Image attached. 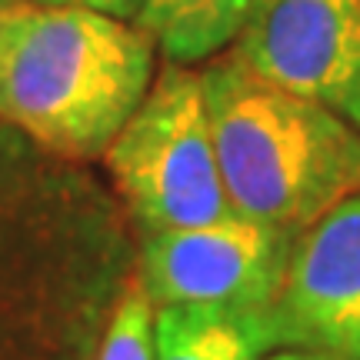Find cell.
<instances>
[{"label":"cell","instance_id":"6da1fadb","mask_svg":"<svg viewBox=\"0 0 360 360\" xmlns=\"http://www.w3.org/2000/svg\"><path fill=\"white\" fill-rule=\"evenodd\" d=\"M233 214L290 233L360 193V124L254 74L240 53L200 70Z\"/></svg>","mask_w":360,"mask_h":360},{"label":"cell","instance_id":"7a4b0ae2","mask_svg":"<svg viewBox=\"0 0 360 360\" xmlns=\"http://www.w3.org/2000/svg\"><path fill=\"white\" fill-rule=\"evenodd\" d=\"M154 40L80 7L17 4L0 27V120L64 157H97L150 90Z\"/></svg>","mask_w":360,"mask_h":360},{"label":"cell","instance_id":"3957f363","mask_svg":"<svg viewBox=\"0 0 360 360\" xmlns=\"http://www.w3.org/2000/svg\"><path fill=\"white\" fill-rule=\"evenodd\" d=\"M103 154L147 233L191 231L233 217L214 150L204 84L191 67H164Z\"/></svg>","mask_w":360,"mask_h":360},{"label":"cell","instance_id":"277c9868","mask_svg":"<svg viewBox=\"0 0 360 360\" xmlns=\"http://www.w3.org/2000/svg\"><path fill=\"white\" fill-rule=\"evenodd\" d=\"M297 233L233 214L191 231L150 233L143 290L160 307H217L264 317L290 267Z\"/></svg>","mask_w":360,"mask_h":360},{"label":"cell","instance_id":"5b68a950","mask_svg":"<svg viewBox=\"0 0 360 360\" xmlns=\"http://www.w3.org/2000/svg\"><path fill=\"white\" fill-rule=\"evenodd\" d=\"M237 53L264 80L360 124V0H254Z\"/></svg>","mask_w":360,"mask_h":360},{"label":"cell","instance_id":"8992f818","mask_svg":"<svg viewBox=\"0 0 360 360\" xmlns=\"http://www.w3.org/2000/svg\"><path fill=\"white\" fill-rule=\"evenodd\" d=\"M264 337L267 347L360 360V193L297 233Z\"/></svg>","mask_w":360,"mask_h":360},{"label":"cell","instance_id":"52a82bcc","mask_svg":"<svg viewBox=\"0 0 360 360\" xmlns=\"http://www.w3.org/2000/svg\"><path fill=\"white\" fill-rule=\"evenodd\" d=\"M254 0H141L137 27L167 64H200L240 37Z\"/></svg>","mask_w":360,"mask_h":360},{"label":"cell","instance_id":"ba28073f","mask_svg":"<svg viewBox=\"0 0 360 360\" xmlns=\"http://www.w3.org/2000/svg\"><path fill=\"white\" fill-rule=\"evenodd\" d=\"M157 360H257L267 350L264 317L217 307H160Z\"/></svg>","mask_w":360,"mask_h":360},{"label":"cell","instance_id":"9c48e42d","mask_svg":"<svg viewBox=\"0 0 360 360\" xmlns=\"http://www.w3.org/2000/svg\"><path fill=\"white\" fill-rule=\"evenodd\" d=\"M143 283H130L120 294L101 344L97 360H157L154 354V314Z\"/></svg>","mask_w":360,"mask_h":360},{"label":"cell","instance_id":"30bf717a","mask_svg":"<svg viewBox=\"0 0 360 360\" xmlns=\"http://www.w3.org/2000/svg\"><path fill=\"white\" fill-rule=\"evenodd\" d=\"M24 4H37V7H80V11H97L117 20L137 17L141 0H24Z\"/></svg>","mask_w":360,"mask_h":360},{"label":"cell","instance_id":"8fae6325","mask_svg":"<svg viewBox=\"0 0 360 360\" xmlns=\"http://www.w3.org/2000/svg\"><path fill=\"white\" fill-rule=\"evenodd\" d=\"M270 360H304V350H283V354H274Z\"/></svg>","mask_w":360,"mask_h":360},{"label":"cell","instance_id":"7c38bea8","mask_svg":"<svg viewBox=\"0 0 360 360\" xmlns=\"http://www.w3.org/2000/svg\"><path fill=\"white\" fill-rule=\"evenodd\" d=\"M304 360H334V357H323V354H304Z\"/></svg>","mask_w":360,"mask_h":360},{"label":"cell","instance_id":"4fadbf2b","mask_svg":"<svg viewBox=\"0 0 360 360\" xmlns=\"http://www.w3.org/2000/svg\"><path fill=\"white\" fill-rule=\"evenodd\" d=\"M17 4H24V0H0V7H17Z\"/></svg>","mask_w":360,"mask_h":360},{"label":"cell","instance_id":"5bb4252c","mask_svg":"<svg viewBox=\"0 0 360 360\" xmlns=\"http://www.w3.org/2000/svg\"><path fill=\"white\" fill-rule=\"evenodd\" d=\"M7 11H11V7H0V27H4V17H7Z\"/></svg>","mask_w":360,"mask_h":360}]
</instances>
